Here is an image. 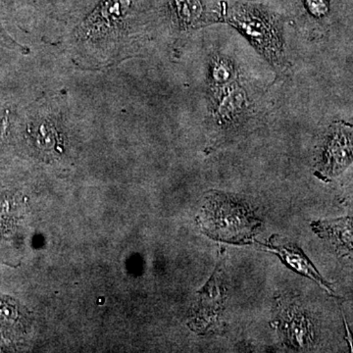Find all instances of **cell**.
Listing matches in <instances>:
<instances>
[{
    "instance_id": "6",
    "label": "cell",
    "mask_w": 353,
    "mask_h": 353,
    "mask_svg": "<svg viewBox=\"0 0 353 353\" xmlns=\"http://www.w3.org/2000/svg\"><path fill=\"white\" fill-rule=\"evenodd\" d=\"M353 164V126L334 121L325 129L316 148L314 175L332 182Z\"/></svg>"
},
{
    "instance_id": "9",
    "label": "cell",
    "mask_w": 353,
    "mask_h": 353,
    "mask_svg": "<svg viewBox=\"0 0 353 353\" xmlns=\"http://www.w3.org/2000/svg\"><path fill=\"white\" fill-rule=\"evenodd\" d=\"M166 23L178 41L192 32L217 22L206 0H166Z\"/></svg>"
},
{
    "instance_id": "12",
    "label": "cell",
    "mask_w": 353,
    "mask_h": 353,
    "mask_svg": "<svg viewBox=\"0 0 353 353\" xmlns=\"http://www.w3.org/2000/svg\"><path fill=\"white\" fill-rule=\"evenodd\" d=\"M313 232L322 240L328 241L341 257L353 261V217L334 218L314 221Z\"/></svg>"
},
{
    "instance_id": "1",
    "label": "cell",
    "mask_w": 353,
    "mask_h": 353,
    "mask_svg": "<svg viewBox=\"0 0 353 353\" xmlns=\"http://www.w3.org/2000/svg\"><path fill=\"white\" fill-rule=\"evenodd\" d=\"M166 0H99L70 32L67 48L83 69H101L141 54L160 22Z\"/></svg>"
},
{
    "instance_id": "10",
    "label": "cell",
    "mask_w": 353,
    "mask_h": 353,
    "mask_svg": "<svg viewBox=\"0 0 353 353\" xmlns=\"http://www.w3.org/2000/svg\"><path fill=\"white\" fill-rule=\"evenodd\" d=\"M260 245L262 248H266L265 250H268V252L277 255L279 259L282 260L292 270L296 271L304 277L312 280L325 292H328L330 296H336L333 285L325 280V278L318 272L310 259L306 256L305 253L296 243L275 234V236H271L268 243H266V245L260 243Z\"/></svg>"
},
{
    "instance_id": "8",
    "label": "cell",
    "mask_w": 353,
    "mask_h": 353,
    "mask_svg": "<svg viewBox=\"0 0 353 353\" xmlns=\"http://www.w3.org/2000/svg\"><path fill=\"white\" fill-rule=\"evenodd\" d=\"M226 294L223 264L219 262L210 280L201 292L199 305L194 315V325L197 331L202 333L221 331Z\"/></svg>"
},
{
    "instance_id": "4",
    "label": "cell",
    "mask_w": 353,
    "mask_h": 353,
    "mask_svg": "<svg viewBox=\"0 0 353 353\" xmlns=\"http://www.w3.org/2000/svg\"><path fill=\"white\" fill-rule=\"evenodd\" d=\"M197 221L209 238L234 245L252 243L262 225L245 202L215 190L206 196Z\"/></svg>"
},
{
    "instance_id": "5",
    "label": "cell",
    "mask_w": 353,
    "mask_h": 353,
    "mask_svg": "<svg viewBox=\"0 0 353 353\" xmlns=\"http://www.w3.org/2000/svg\"><path fill=\"white\" fill-rule=\"evenodd\" d=\"M70 114L66 97L52 94L39 102L28 123V134L34 146L52 159L65 153Z\"/></svg>"
},
{
    "instance_id": "13",
    "label": "cell",
    "mask_w": 353,
    "mask_h": 353,
    "mask_svg": "<svg viewBox=\"0 0 353 353\" xmlns=\"http://www.w3.org/2000/svg\"><path fill=\"white\" fill-rule=\"evenodd\" d=\"M297 21L304 32L313 38L328 32L332 23V0H299Z\"/></svg>"
},
{
    "instance_id": "11",
    "label": "cell",
    "mask_w": 353,
    "mask_h": 353,
    "mask_svg": "<svg viewBox=\"0 0 353 353\" xmlns=\"http://www.w3.org/2000/svg\"><path fill=\"white\" fill-rule=\"evenodd\" d=\"M240 67L234 58L215 51L208 58L206 68V101L208 104L215 101L229 85L241 79Z\"/></svg>"
},
{
    "instance_id": "7",
    "label": "cell",
    "mask_w": 353,
    "mask_h": 353,
    "mask_svg": "<svg viewBox=\"0 0 353 353\" xmlns=\"http://www.w3.org/2000/svg\"><path fill=\"white\" fill-rule=\"evenodd\" d=\"M274 324L285 345L292 350L306 352L316 347L318 336L314 318L296 297H281Z\"/></svg>"
},
{
    "instance_id": "3",
    "label": "cell",
    "mask_w": 353,
    "mask_h": 353,
    "mask_svg": "<svg viewBox=\"0 0 353 353\" xmlns=\"http://www.w3.org/2000/svg\"><path fill=\"white\" fill-rule=\"evenodd\" d=\"M259 90L243 77L208 104L211 150L221 148L250 132L261 118Z\"/></svg>"
},
{
    "instance_id": "14",
    "label": "cell",
    "mask_w": 353,
    "mask_h": 353,
    "mask_svg": "<svg viewBox=\"0 0 353 353\" xmlns=\"http://www.w3.org/2000/svg\"><path fill=\"white\" fill-rule=\"evenodd\" d=\"M99 0H39V4L52 20L74 27ZM71 29V30H72Z\"/></svg>"
},
{
    "instance_id": "2",
    "label": "cell",
    "mask_w": 353,
    "mask_h": 353,
    "mask_svg": "<svg viewBox=\"0 0 353 353\" xmlns=\"http://www.w3.org/2000/svg\"><path fill=\"white\" fill-rule=\"evenodd\" d=\"M217 22L228 23L240 32L276 73L289 71L284 21L277 13L261 4L236 2L217 11Z\"/></svg>"
}]
</instances>
